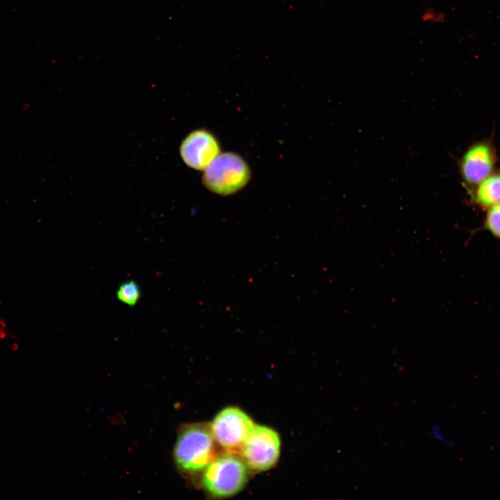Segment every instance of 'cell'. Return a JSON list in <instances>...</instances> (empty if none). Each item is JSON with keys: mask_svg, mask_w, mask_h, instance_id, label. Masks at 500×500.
Wrapping results in <instances>:
<instances>
[{"mask_svg": "<svg viewBox=\"0 0 500 500\" xmlns=\"http://www.w3.org/2000/svg\"><path fill=\"white\" fill-rule=\"evenodd\" d=\"M431 433L433 438L439 442L447 446H451L453 444V442L444 434L440 425L433 424L431 428Z\"/></svg>", "mask_w": 500, "mask_h": 500, "instance_id": "11", "label": "cell"}, {"mask_svg": "<svg viewBox=\"0 0 500 500\" xmlns=\"http://www.w3.org/2000/svg\"><path fill=\"white\" fill-rule=\"evenodd\" d=\"M210 426L190 424L180 431L174 449V459L179 469L188 474L203 472L219 453Z\"/></svg>", "mask_w": 500, "mask_h": 500, "instance_id": "1", "label": "cell"}, {"mask_svg": "<svg viewBox=\"0 0 500 500\" xmlns=\"http://www.w3.org/2000/svg\"><path fill=\"white\" fill-rule=\"evenodd\" d=\"M250 178L246 162L233 153L219 154L205 169L203 183L212 192L222 195L242 189Z\"/></svg>", "mask_w": 500, "mask_h": 500, "instance_id": "3", "label": "cell"}, {"mask_svg": "<svg viewBox=\"0 0 500 500\" xmlns=\"http://www.w3.org/2000/svg\"><path fill=\"white\" fill-rule=\"evenodd\" d=\"M254 425L242 410L228 407L220 411L210 426L217 444L225 451L239 455Z\"/></svg>", "mask_w": 500, "mask_h": 500, "instance_id": "5", "label": "cell"}, {"mask_svg": "<svg viewBox=\"0 0 500 500\" xmlns=\"http://www.w3.org/2000/svg\"><path fill=\"white\" fill-rule=\"evenodd\" d=\"M280 447V438L275 431L267 426L255 424L239 456L249 468L255 471H265L276 463Z\"/></svg>", "mask_w": 500, "mask_h": 500, "instance_id": "4", "label": "cell"}, {"mask_svg": "<svg viewBox=\"0 0 500 500\" xmlns=\"http://www.w3.org/2000/svg\"><path fill=\"white\" fill-rule=\"evenodd\" d=\"M217 139L210 132L193 131L183 141L180 153L184 162L195 169H205L219 154Z\"/></svg>", "mask_w": 500, "mask_h": 500, "instance_id": "7", "label": "cell"}, {"mask_svg": "<svg viewBox=\"0 0 500 500\" xmlns=\"http://www.w3.org/2000/svg\"><path fill=\"white\" fill-rule=\"evenodd\" d=\"M247 467L239 455L226 451L219 453L203 470V488L215 497L235 494L247 481Z\"/></svg>", "mask_w": 500, "mask_h": 500, "instance_id": "2", "label": "cell"}, {"mask_svg": "<svg viewBox=\"0 0 500 500\" xmlns=\"http://www.w3.org/2000/svg\"><path fill=\"white\" fill-rule=\"evenodd\" d=\"M484 227L494 238L500 240V203L488 208L484 221Z\"/></svg>", "mask_w": 500, "mask_h": 500, "instance_id": "10", "label": "cell"}, {"mask_svg": "<svg viewBox=\"0 0 500 500\" xmlns=\"http://www.w3.org/2000/svg\"><path fill=\"white\" fill-rule=\"evenodd\" d=\"M8 347L11 351H17L19 349V344L17 342L14 341L9 344Z\"/></svg>", "mask_w": 500, "mask_h": 500, "instance_id": "14", "label": "cell"}, {"mask_svg": "<svg viewBox=\"0 0 500 500\" xmlns=\"http://www.w3.org/2000/svg\"><path fill=\"white\" fill-rule=\"evenodd\" d=\"M118 300L130 306H134L140 298V290L136 282L133 280L122 283L117 291Z\"/></svg>", "mask_w": 500, "mask_h": 500, "instance_id": "9", "label": "cell"}, {"mask_svg": "<svg viewBox=\"0 0 500 500\" xmlns=\"http://www.w3.org/2000/svg\"><path fill=\"white\" fill-rule=\"evenodd\" d=\"M496 156L494 147L488 141L478 142L467 149L458 161V168L468 190L492 174Z\"/></svg>", "mask_w": 500, "mask_h": 500, "instance_id": "6", "label": "cell"}, {"mask_svg": "<svg viewBox=\"0 0 500 500\" xmlns=\"http://www.w3.org/2000/svg\"><path fill=\"white\" fill-rule=\"evenodd\" d=\"M441 16L434 9L427 8L421 15V19L424 22L435 23L440 20Z\"/></svg>", "mask_w": 500, "mask_h": 500, "instance_id": "12", "label": "cell"}, {"mask_svg": "<svg viewBox=\"0 0 500 500\" xmlns=\"http://www.w3.org/2000/svg\"><path fill=\"white\" fill-rule=\"evenodd\" d=\"M475 188L471 196L479 206L488 208L500 203V172L490 174Z\"/></svg>", "mask_w": 500, "mask_h": 500, "instance_id": "8", "label": "cell"}, {"mask_svg": "<svg viewBox=\"0 0 500 500\" xmlns=\"http://www.w3.org/2000/svg\"><path fill=\"white\" fill-rule=\"evenodd\" d=\"M10 335L8 330V324L6 319L3 317H0V340H3L6 339Z\"/></svg>", "mask_w": 500, "mask_h": 500, "instance_id": "13", "label": "cell"}]
</instances>
